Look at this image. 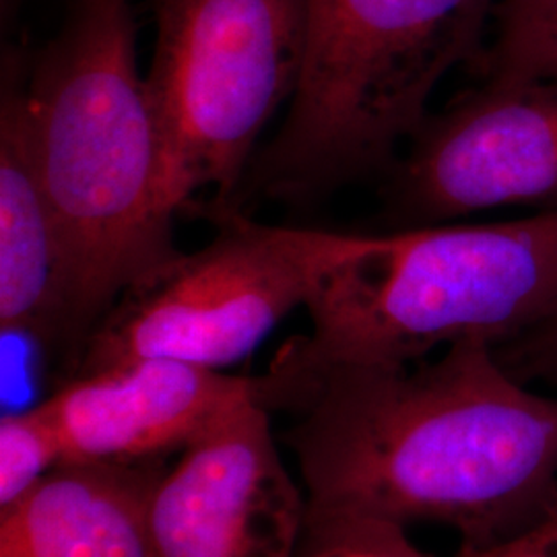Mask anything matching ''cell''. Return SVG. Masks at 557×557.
Listing matches in <instances>:
<instances>
[{
  "label": "cell",
  "mask_w": 557,
  "mask_h": 557,
  "mask_svg": "<svg viewBox=\"0 0 557 557\" xmlns=\"http://www.w3.org/2000/svg\"><path fill=\"white\" fill-rule=\"evenodd\" d=\"M260 380L267 407L304 411L285 440L308 510L436 522L469 547L557 515V398L529 391L485 341Z\"/></svg>",
  "instance_id": "6da1fadb"
},
{
  "label": "cell",
  "mask_w": 557,
  "mask_h": 557,
  "mask_svg": "<svg viewBox=\"0 0 557 557\" xmlns=\"http://www.w3.org/2000/svg\"><path fill=\"white\" fill-rule=\"evenodd\" d=\"M27 110L62 250L57 351L77 368L116 299L180 255L133 0H71L29 57Z\"/></svg>",
  "instance_id": "7a4b0ae2"
},
{
  "label": "cell",
  "mask_w": 557,
  "mask_h": 557,
  "mask_svg": "<svg viewBox=\"0 0 557 557\" xmlns=\"http://www.w3.org/2000/svg\"><path fill=\"white\" fill-rule=\"evenodd\" d=\"M306 308L312 333L273 370L411 363L467 338L498 349L557 314V211L366 236Z\"/></svg>",
  "instance_id": "3957f363"
},
{
  "label": "cell",
  "mask_w": 557,
  "mask_h": 557,
  "mask_svg": "<svg viewBox=\"0 0 557 557\" xmlns=\"http://www.w3.org/2000/svg\"><path fill=\"white\" fill-rule=\"evenodd\" d=\"M498 0H304V62L250 186L308 202L395 165L458 64H478Z\"/></svg>",
  "instance_id": "277c9868"
},
{
  "label": "cell",
  "mask_w": 557,
  "mask_h": 557,
  "mask_svg": "<svg viewBox=\"0 0 557 557\" xmlns=\"http://www.w3.org/2000/svg\"><path fill=\"white\" fill-rule=\"evenodd\" d=\"M147 91L176 211H230L269 120L298 89L304 0H151Z\"/></svg>",
  "instance_id": "5b68a950"
},
{
  "label": "cell",
  "mask_w": 557,
  "mask_h": 557,
  "mask_svg": "<svg viewBox=\"0 0 557 557\" xmlns=\"http://www.w3.org/2000/svg\"><path fill=\"white\" fill-rule=\"evenodd\" d=\"M211 220L220 227L213 242L180 252L116 299L87 338L75 376L145 358L213 370L248 358L366 238L262 225L238 209Z\"/></svg>",
  "instance_id": "8992f818"
},
{
  "label": "cell",
  "mask_w": 557,
  "mask_h": 557,
  "mask_svg": "<svg viewBox=\"0 0 557 557\" xmlns=\"http://www.w3.org/2000/svg\"><path fill=\"white\" fill-rule=\"evenodd\" d=\"M386 190L388 220L403 230L557 202V79H483L428 116Z\"/></svg>",
  "instance_id": "52a82bcc"
},
{
  "label": "cell",
  "mask_w": 557,
  "mask_h": 557,
  "mask_svg": "<svg viewBox=\"0 0 557 557\" xmlns=\"http://www.w3.org/2000/svg\"><path fill=\"white\" fill-rule=\"evenodd\" d=\"M308 498L289 475L267 405L246 398L193 440L151 499L158 557H294Z\"/></svg>",
  "instance_id": "ba28073f"
},
{
  "label": "cell",
  "mask_w": 557,
  "mask_h": 557,
  "mask_svg": "<svg viewBox=\"0 0 557 557\" xmlns=\"http://www.w3.org/2000/svg\"><path fill=\"white\" fill-rule=\"evenodd\" d=\"M260 391V379L145 358L77 374L38 407L59 436L62 465H126L184 450Z\"/></svg>",
  "instance_id": "9c48e42d"
},
{
  "label": "cell",
  "mask_w": 557,
  "mask_h": 557,
  "mask_svg": "<svg viewBox=\"0 0 557 557\" xmlns=\"http://www.w3.org/2000/svg\"><path fill=\"white\" fill-rule=\"evenodd\" d=\"M29 57L2 44L0 69V329L57 351L60 250L57 220L41 182L27 110Z\"/></svg>",
  "instance_id": "30bf717a"
},
{
  "label": "cell",
  "mask_w": 557,
  "mask_h": 557,
  "mask_svg": "<svg viewBox=\"0 0 557 557\" xmlns=\"http://www.w3.org/2000/svg\"><path fill=\"white\" fill-rule=\"evenodd\" d=\"M161 471L145 462H66L0 508V557H158L151 499Z\"/></svg>",
  "instance_id": "8fae6325"
},
{
  "label": "cell",
  "mask_w": 557,
  "mask_h": 557,
  "mask_svg": "<svg viewBox=\"0 0 557 557\" xmlns=\"http://www.w3.org/2000/svg\"><path fill=\"white\" fill-rule=\"evenodd\" d=\"M494 41L483 50V79H557V0H498Z\"/></svg>",
  "instance_id": "7c38bea8"
},
{
  "label": "cell",
  "mask_w": 557,
  "mask_h": 557,
  "mask_svg": "<svg viewBox=\"0 0 557 557\" xmlns=\"http://www.w3.org/2000/svg\"><path fill=\"white\" fill-rule=\"evenodd\" d=\"M294 557H432L403 524L384 518L308 510Z\"/></svg>",
  "instance_id": "4fadbf2b"
},
{
  "label": "cell",
  "mask_w": 557,
  "mask_h": 557,
  "mask_svg": "<svg viewBox=\"0 0 557 557\" xmlns=\"http://www.w3.org/2000/svg\"><path fill=\"white\" fill-rule=\"evenodd\" d=\"M62 465L52 423L36 405L0 421V508H7Z\"/></svg>",
  "instance_id": "5bb4252c"
},
{
  "label": "cell",
  "mask_w": 557,
  "mask_h": 557,
  "mask_svg": "<svg viewBox=\"0 0 557 557\" xmlns=\"http://www.w3.org/2000/svg\"><path fill=\"white\" fill-rule=\"evenodd\" d=\"M496 354L520 380L535 376L557 382V314L502 345Z\"/></svg>",
  "instance_id": "9a60e30c"
},
{
  "label": "cell",
  "mask_w": 557,
  "mask_h": 557,
  "mask_svg": "<svg viewBox=\"0 0 557 557\" xmlns=\"http://www.w3.org/2000/svg\"><path fill=\"white\" fill-rule=\"evenodd\" d=\"M455 557H557V515L492 547L460 545Z\"/></svg>",
  "instance_id": "2e32d148"
},
{
  "label": "cell",
  "mask_w": 557,
  "mask_h": 557,
  "mask_svg": "<svg viewBox=\"0 0 557 557\" xmlns=\"http://www.w3.org/2000/svg\"><path fill=\"white\" fill-rule=\"evenodd\" d=\"M21 4H23V0H0V15H2V32H4V36H7V29L11 34L15 20L20 15Z\"/></svg>",
  "instance_id": "e0dca14e"
}]
</instances>
